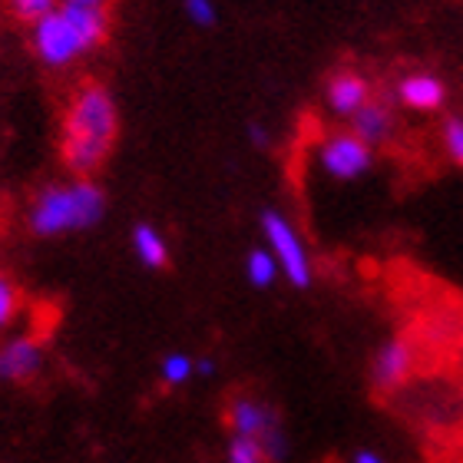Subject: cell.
Wrapping results in <instances>:
<instances>
[{
	"label": "cell",
	"instance_id": "1",
	"mask_svg": "<svg viewBox=\"0 0 463 463\" xmlns=\"http://www.w3.org/2000/svg\"><path fill=\"white\" fill-rule=\"evenodd\" d=\"M119 139V107L99 80H83L60 116V159L70 175H93L107 165Z\"/></svg>",
	"mask_w": 463,
	"mask_h": 463
},
{
	"label": "cell",
	"instance_id": "2",
	"mask_svg": "<svg viewBox=\"0 0 463 463\" xmlns=\"http://www.w3.org/2000/svg\"><path fill=\"white\" fill-rule=\"evenodd\" d=\"M109 37V14L107 7H80L63 4L50 10L47 17L30 24V47L33 57L47 70H67L97 47H103Z\"/></svg>",
	"mask_w": 463,
	"mask_h": 463
},
{
	"label": "cell",
	"instance_id": "3",
	"mask_svg": "<svg viewBox=\"0 0 463 463\" xmlns=\"http://www.w3.org/2000/svg\"><path fill=\"white\" fill-rule=\"evenodd\" d=\"M107 215V193L103 185L83 175H73L70 183L43 185L30 199L24 222L33 239H60L73 232H87L103 222Z\"/></svg>",
	"mask_w": 463,
	"mask_h": 463
},
{
	"label": "cell",
	"instance_id": "4",
	"mask_svg": "<svg viewBox=\"0 0 463 463\" xmlns=\"http://www.w3.org/2000/svg\"><path fill=\"white\" fill-rule=\"evenodd\" d=\"M225 420H229L232 437H245V440L261 444L269 463H281L288 457V440H285V430H281V417L269 401H261L255 394H235L229 401Z\"/></svg>",
	"mask_w": 463,
	"mask_h": 463
},
{
	"label": "cell",
	"instance_id": "5",
	"mask_svg": "<svg viewBox=\"0 0 463 463\" xmlns=\"http://www.w3.org/2000/svg\"><path fill=\"white\" fill-rule=\"evenodd\" d=\"M261 235L269 241V251L279 261L281 275L291 288H308L311 279H315V269H311V255L305 249L301 235L295 232L288 215H281L279 209H261L259 215Z\"/></svg>",
	"mask_w": 463,
	"mask_h": 463
},
{
	"label": "cell",
	"instance_id": "6",
	"mask_svg": "<svg viewBox=\"0 0 463 463\" xmlns=\"http://www.w3.org/2000/svg\"><path fill=\"white\" fill-rule=\"evenodd\" d=\"M318 165L335 183H354V179L371 173L374 149L364 139H357L351 129H341V133L325 136L318 143Z\"/></svg>",
	"mask_w": 463,
	"mask_h": 463
},
{
	"label": "cell",
	"instance_id": "7",
	"mask_svg": "<svg viewBox=\"0 0 463 463\" xmlns=\"http://www.w3.org/2000/svg\"><path fill=\"white\" fill-rule=\"evenodd\" d=\"M47 367V347L37 335H10L0 341V381L7 384H30Z\"/></svg>",
	"mask_w": 463,
	"mask_h": 463
},
{
	"label": "cell",
	"instance_id": "8",
	"mask_svg": "<svg viewBox=\"0 0 463 463\" xmlns=\"http://www.w3.org/2000/svg\"><path fill=\"white\" fill-rule=\"evenodd\" d=\"M417 367V351L411 338H387L377 347V354L371 357V384L381 394H391L401 384L411 381Z\"/></svg>",
	"mask_w": 463,
	"mask_h": 463
},
{
	"label": "cell",
	"instance_id": "9",
	"mask_svg": "<svg viewBox=\"0 0 463 463\" xmlns=\"http://www.w3.org/2000/svg\"><path fill=\"white\" fill-rule=\"evenodd\" d=\"M371 97H374L371 83H367L361 73H354V70H338V73L328 80V87H325V103H328V109L335 116H345V119H351Z\"/></svg>",
	"mask_w": 463,
	"mask_h": 463
},
{
	"label": "cell",
	"instance_id": "10",
	"mask_svg": "<svg viewBox=\"0 0 463 463\" xmlns=\"http://www.w3.org/2000/svg\"><path fill=\"white\" fill-rule=\"evenodd\" d=\"M351 133H354L357 139H364L371 149L384 146L387 139L394 136V109H391V103L371 97L364 107L351 116Z\"/></svg>",
	"mask_w": 463,
	"mask_h": 463
},
{
	"label": "cell",
	"instance_id": "11",
	"mask_svg": "<svg viewBox=\"0 0 463 463\" xmlns=\"http://www.w3.org/2000/svg\"><path fill=\"white\" fill-rule=\"evenodd\" d=\"M397 99H401L407 109L434 113V109L444 107L447 87H444V80H437L434 73H411V77H404L397 83Z\"/></svg>",
	"mask_w": 463,
	"mask_h": 463
},
{
	"label": "cell",
	"instance_id": "12",
	"mask_svg": "<svg viewBox=\"0 0 463 463\" xmlns=\"http://www.w3.org/2000/svg\"><path fill=\"white\" fill-rule=\"evenodd\" d=\"M133 251H136V259H139V265H143V269H153V271L169 269V261H173V255H169V241L163 239V232L149 222H139L133 229Z\"/></svg>",
	"mask_w": 463,
	"mask_h": 463
},
{
	"label": "cell",
	"instance_id": "13",
	"mask_svg": "<svg viewBox=\"0 0 463 463\" xmlns=\"http://www.w3.org/2000/svg\"><path fill=\"white\" fill-rule=\"evenodd\" d=\"M245 275H249V285H255V288L265 291L279 281L281 269H279V261H275V255H271L269 249H251L249 255H245Z\"/></svg>",
	"mask_w": 463,
	"mask_h": 463
},
{
	"label": "cell",
	"instance_id": "14",
	"mask_svg": "<svg viewBox=\"0 0 463 463\" xmlns=\"http://www.w3.org/2000/svg\"><path fill=\"white\" fill-rule=\"evenodd\" d=\"M20 311H24V291L10 271L0 269V335L17 325Z\"/></svg>",
	"mask_w": 463,
	"mask_h": 463
},
{
	"label": "cell",
	"instance_id": "15",
	"mask_svg": "<svg viewBox=\"0 0 463 463\" xmlns=\"http://www.w3.org/2000/svg\"><path fill=\"white\" fill-rule=\"evenodd\" d=\"M195 374V357L183 354V351H175V354H165L163 364H159V381L165 387H183L189 384Z\"/></svg>",
	"mask_w": 463,
	"mask_h": 463
},
{
	"label": "cell",
	"instance_id": "16",
	"mask_svg": "<svg viewBox=\"0 0 463 463\" xmlns=\"http://www.w3.org/2000/svg\"><path fill=\"white\" fill-rule=\"evenodd\" d=\"M4 10H7L10 17L20 20V24H37L40 17H47L50 10L60 7V0H0Z\"/></svg>",
	"mask_w": 463,
	"mask_h": 463
},
{
	"label": "cell",
	"instance_id": "17",
	"mask_svg": "<svg viewBox=\"0 0 463 463\" xmlns=\"http://www.w3.org/2000/svg\"><path fill=\"white\" fill-rule=\"evenodd\" d=\"M440 143H444L447 159L463 169V116H447L440 126Z\"/></svg>",
	"mask_w": 463,
	"mask_h": 463
},
{
	"label": "cell",
	"instance_id": "18",
	"mask_svg": "<svg viewBox=\"0 0 463 463\" xmlns=\"http://www.w3.org/2000/svg\"><path fill=\"white\" fill-rule=\"evenodd\" d=\"M225 463H269L261 444L245 440V437H232L229 450H225Z\"/></svg>",
	"mask_w": 463,
	"mask_h": 463
},
{
	"label": "cell",
	"instance_id": "19",
	"mask_svg": "<svg viewBox=\"0 0 463 463\" xmlns=\"http://www.w3.org/2000/svg\"><path fill=\"white\" fill-rule=\"evenodd\" d=\"M185 17L195 27H213L215 24V4L213 0H185Z\"/></svg>",
	"mask_w": 463,
	"mask_h": 463
},
{
	"label": "cell",
	"instance_id": "20",
	"mask_svg": "<svg viewBox=\"0 0 463 463\" xmlns=\"http://www.w3.org/2000/svg\"><path fill=\"white\" fill-rule=\"evenodd\" d=\"M351 463H387V460L377 454V450H367V447H364V450H357V454L351 457Z\"/></svg>",
	"mask_w": 463,
	"mask_h": 463
},
{
	"label": "cell",
	"instance_id": "21",
	"mask_svg": "<svg viewBox=\"0 0 463 463\" xmlns=\"http://www.w3.org/2000/svg\"><path fill=\"white\" fill-rule=\"evenodd\" d=\"M249 139H251L255 146H261V149L269 146V133H265V129H261L259 123H251V126H249Z\"/></svg>",
	"mask_w": 463,
	"mask_h": 463
},
{
	"label": "cell",
	"instance_id": "22",
	"mask_svg": "<svg viewBox=\"0 0 463 463\" xmlns=\"http://www.w3.org/2000/svg\"><path fill=\"white\" fill-rule=\"evenodd\" d=\"M195 374L213 377L215 374V361H213V357H203V361H195Z\"/></svg>",
	"mask_w": 463,
	"mask_h": 463
},
{
	"label": "cell",
	"instance_id": "23",
	"mask_svg": "<svg viewBox=\"0 0 463 463\" xmlns=\"http://www.w3.org/2000/svg\"><path fill=\"white\" fill-rule=\"evenodd\" d=\"M63 4H80V7H109V0H63Z\"/></svg>",
	"mask_w": 463,
	"mask_h": 463
}]
</instances>
